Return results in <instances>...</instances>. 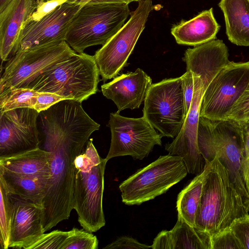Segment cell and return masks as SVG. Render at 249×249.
I'll return each mask as SVG.
<instances>
[{"mask_svg":"<svg viewBox=\"0 0 249 249\" xmlns=\"http://www.w3.org/2000/svg\"><path fill=\"white\" fill-rule=\"evenodd\" d=\"M192 74L194 86L190 107L179 133L172 142L165 144V149L169 154L181 157L189 173L197 175L203 171L206 164L205 160L199 151L197 141L204 89L200 77Z\"/></svg>","mask_w":249,"mask_h":249,"instance_id":"obj_14","label":"cell"},{"mask_svg":"<svg viewBox=\"0 0 249 249\" xmlns=\"http://www.w3.org/2000/svg\"><path fill=\"white\" fill-rule=\"evenodd\" d=\"M208 169L206 163L203 171L195 177L178 194L176 208L180 215L188 223L196 227V217L201 196L204 179Z\"/></svg>","mask_w":249,"mask_h":249,"instance_id":"obj_24","label":"cell"},{"mask_svg":"<svg viewBox=\"0 0 249 249\" xmlns=\"http://www.w3.org/2000/svg\"><path fill=\"white\" fill-rule=\"evenodd\" d=\"M49 152L40 147L0 157V170L23 176H50Z\"/></svg>","mask_w":249,"mask_h":249,"instance_id":"obj_21","label":"cell"},{"mask_svg":"<svg viewBox=\"0 0 249 249\" xmlns=\"http://www.w3.org/2000/svg\"><path fill=\"white\" fill-rule=\"evenodd\" d=\"M107 160L99 156L92 139L75 160L73 209L81 226L90 232L97 231L106 224L103 196Z\"/></svg>","mask_w":249,"mask_h":249,"instance_id":"obj_2","label":"cell"},{"mask_svg":"<svg viewBox=\"0 0 249 249\" xmlns=\"http://www.w3.org/2000/svg\"><path fill=\"white\" fill-rule=\"evenodd\" d=\"M64 99H67L55 93L45 92H39L36 97L34 108L38 112H40Z\"/></svg>","mask_w":249,"mask_h":249,"instance_id":"obj_33","label":"cell"},{"mask_svg":"<svg viewBox=\"0 0 249 249\" xmlns=\"http://www.w3.org/2000/svg\"><path fill=\"white\" fill-rule=\"evenodd\" d=\"M11 196L14 208L9 248L24 249L29 243L45 233L42 221L43 208Z\"/></svg>","mask_w":249,"mask_h":249,"instance_id":"obj_17","label":"cell"},{"mask_svg":"<svg viewBox=\"0 0 249 249\" xmlns=\"http://www.w3.org/2000/svg\"><path fill=\"white\" fill-rule=\"evenodd\" d=\"M108 126L111 139L106 158L130 156L134 159L147 157L156 145L161 146L160 133L157 132L143 117L138 118L122 116L118 111L110 113Z\"/></svg>","mask_w":249,"mask_h":249,"instance_id":"obj_10","label":"cell"},{"mask_svg":"<svg viewBox=\"0 0 249 249\" xmlns=\"http://www.w3.org/2000/svg\"><path fill=\"white\" fill-rule=\"evenodd\" d=\"M182 59L186 64V71L200 77L204 91L216 75L231 62L227 47L220 39L188 49Z\"/></svg>","mask_w":249,"mask_h":249,"instance_id":"obj_16","label":"cell"},{"mask_svg":"<svg viewBox=\"0 0 249 249\" xmlns=\"http://www.w3.org/2000/svg\"><path fill=\"white\" fill-rule=\"evenodd\" d=\"M245 203L248 209V211L249 213V198L245 199Z\"/></svg>","mask_w":249,"mask_h":249,"instance_id":"obj_37","label":"cell"},{"mask_svg":"<svg viewBox=\"0 0 249 249\" xmlns=\"http://www.w3.org/2000/svg\"><path fill=\"white\" fill-rule=\"evenodd\" d=\"M39 112L21 107L0 113V157L39 147L37 120Z\"/></svg>","mask_w":249,"mask_h":249,"instance_id":"obj_13","label":"cell"},{"mask_svg":"<svg viewBox=\"0 0 249 249\" xmlns=\"http://www.w3.org/2000/svg\"><path fill=\"white\" fill-rule=\"evenodd\" d=\"M185 104L186 112L187 113L193 99L194 94V79L193 74L190 71H186L181 76Z\"/></svg>","mask_w":249,"mask_h":249,"instance_id":"obj_35","label":"cell"},{"mask_svg":"<svg viewBox=\"0 0 249 249\" xmlns=\"http://www.w3.org/2000/svg\"><path fill=\"white\" fill-rule=\"evenodd\" d=\"M225 119L238 122L249 120V85L226 115Z\"/></svg>","mask_w":249,"mask_h":249,"instance_id":"obj_31","label":"cell"},{"mask_svg":"<svg viewBox=\"0 0 249 249\" xmlns=\"http://www.w3.org/2000/svg\"><path fill=\"white\" fill-rule=\"evenodd\" d=\"M228 39L238 46H249V0H221Z\"/></svg>","mask_w":249,"mask_h":249,"instance_id":"obj_22","label":"cell"},{"mask_svg":"<svg viewBox=\"0 0 249 249\" xmlns=\"http://www.w3.org/2000/svg\"><path fill=\"white\" fill-rule=\"evenodd\" d=\"M230 227L244 249H249V213L234 220Z\"/></svg>","mask_w":249,"mask_h":249,"instance_id":"obj_32","label":"cell"},{"mask_svg":"<svg viewBox=\"0 0 249 249\" xmlns=\"http://www.w3.org/2000/svg\"><path fill=\"white\" fill-rule=\"evenodd\" d=\"M90 0H68L40 19L26 21L20 31L12 57L19 51L65 40L69 28L75 15L82 7Z\"/></svg>","mask_w":249,"mask_h":249,"instance_id":"obj_12","label":"cell"},{"mask_svg":"<svg viewBox=\"0 0 249 249\" xmlns=\"http://www.w3.org/2000/svg\"><path fill=\"white\" fill-rule=\"evenodd\" d=\"M249 85V63H231L213 79L203 92L200 116L224 120Z\"/></svg>","mask_w":249,"mask_h":249,"instance_id":"obj_11","label":"cell"},{"mask_svg":"<svg viewBox=\"0 0 249 249\" xmlns=\"http://www.w3.org/2000/svg\"><path fill=\"white\" fill-rule=\"evenodd\" d=\"M244 249L242 244L230 227L219 231L211 236V249Z\"/></svg>","mask_w":249,"mask_h":249,"instance_id":"obj_29","label":"cell"},{"mask_svg":"<svg viewBox=\"0 0 249 249\" xmlns=\"http://www.w3.org/2000/svg\"><path fill=\"white\" fill-rule=\"evenodd\" d=\"M249 63V61H248Z\"/></svg>","mask_w":249,"mask_h":249,"instance_id":"obj_40","label":"cell"},{"mask_svg":"<svg viewBox=\"0 0 249 249\" xmlns=\"http://www.w3.org/2000/svg\"><path fill=\"white\" fill-rule=\"evenodd\" d=\"M99 75L93 55L76 53L47 69L27 88L82 103L98 91Z\"/></svg>","mask_w":249,"mask_h":249,"instance_id":"obj_4","label":"cell"},{"mask_svg":"<svg viewBox=\"0 0 249 249\" xmlns=\"http://www.w3.org/2000/svg\"><path fill=\"white\" fill-rule=\"evenodd\" d=\"M130 0V1L132 2V1H139L141 0Z\"/></svg>","mask_w":249,"mask_h":249,"instance_id":"obj_39","label":"cell"},{"mask_svg":"<svg viewBox=\"0 0 249 249\" xmlns=\"http://www.w3.org/2000/svg\"><path fill=\"white\" fill-rule=\"evenodd\" d=\"M92 233L84 229L72 228L69 231L62 249H97L98 240Z\"/></svg>","mask_w":249,"mask_h":249,"instance_id":"obj_27","label":"cell"},{"mask_svg":"<svg viewBox=\"0 0 249 249\" xmlns=\"http://www.w3.org/2000/svg\"><path fill=\"white\" fill-rule=\"evenodd\" d=\"M68 234L69 231L58 230L44 233L27 245L24 249H62Z\"/></svg>","mask_w":249,"mask_h":249,"instance_id":"obj_28","label":"cell"},{"mask_svg":"<svg viewBox=\"0 0 249 249\" xmlns=\"http://www.w3.org/2000/svg\"><path fill=\"white\" fill-rule=\"evenodd\" d=\"M197 145L205 161L217 157L227 169L232 183L245 199L249 198L241 175L242 137L238 123L231 120L199 117Z\"/></svg>","mask_w":249,"mask_h":249,"instance_id":"obj_5","label":"cell"},{"mask_svg":"<svg viewBox=\"0 0 249 249\" xmlns=\"http://www.w3.org/2000/svg\"><path fill=\"white\" fill-rule=\"evenodd\" d=\"M154 9L152 0L139 1L127 22L95 52L93 56L103 81L117 76L126 66L149 15Z\"/></svg>","mask_w":249,"mask_h":249,"instance_id":"obj_9","label":"cell"},{"mask_svg":"<svg viewBox=\"0 0 249 249\" xmlns=\"http://www.w3.org/2000/svg\"><path fill=\"white\" fill-rule=\"evenodd\" d=\"M151 249H211V236L188 223L178 214L177 222L170 231L160 232Z\"/></svg>","mask_w":249,"mask_h":249,"instance_id":"obj_19","label":"cell"},{"mask_svg":"<svg viewBox=\"0 0 249 249\" xmlns=\"http://www.w3.org/2000/svg\"><path fill=\"white\" fill-rule=\"evenodd\" d=\"M188 173L181 157L169 154L160 156L120 184L122 202L139 205L154 199L182 180Z\"/></svg>","mask_w":249,"mask_h":249,"instance_id":"obj_6","label":"cell"},{"mask_svg":"<svg viewBox=\"0 0 249 249\" xmlns=\"http://www.w3.org/2000/svg\"><path fill=\"white\" fill-rule=\"evenodd\" d=\"M10 194L43 207L49 178L37 176H23L0 170Z\"/></svg>","mask_w":249,"mask_h":249,"instance_id":"obj_23","label":"cell"},{"mask_svg":"<svg viewBox=\"0 0 249 249\" xmlns=\"http://www.w3.org/2000/svg\"><path fill=\"white\" fill-rule=\"evenodd\" d=\"M12 0H0V12L3 11Z\"/></svg>","mask_w":249,"mask_h":249,"instance_id":"obj_36","label":"cell"},{"mask_svg":"<svg viewBox=\"0 0 249 249\" xmlns=\"http://www.w3.org/2000/svg\"><path fill=\"white\" fill-rule=\"evenodd\" d=\"M37 91L28 88L13 89L0 94V111L21 107L34 108Z\"/></svg>","mask_w":249,"mask_h":249,"instance_id":"obj_26","label":"cell"},{"mask_svg":"<svg viewBox=\"0 0 249 249\" xmlns=\"http://www.w3.org/2000/svg\"><path fill=\"white\" fill-rule=\"evenodd\" d=\"M37 0H12L0 12V54L9 60L24 23L37 6Z\"/></svg>","mask_w":249,"mask_h":249,"instance_id":"obj_18","label":"cell"},{"mask_svg":"<svg viewBox=\"0 0 249 249\" xmlns=\"http://www.w3.org/2000/svg\"><path fill=\"white\" fill-rule=\"evenodd\" d=\"M151 246L141 243L134 238L128 236H122L103 248L105 249H147Z\"/></svg>","mask_w":249,"mask_h":249,"instance_id":"obj_34","label":"cell"},{"mask_svg":"<svg viewBox=\"0 0 249 249\" xmlns=\"http://www.w3.org/2000/svg\"><path fill=\"white\" fill-rule=\"evenodd\" d=\"M129 0H91L77 12L65 41L78 53L90 46L104 45L124 25L130 15Z\"/></svg>","mask_w":249,"mask_h":249,"instance_id":"obj_3","label":"cell"},{"mask_svg":"<svg viewBox=\"0 0 249 249\" xmlns=\"http://www.w3.org/2000/svg\"><path fill=\"white\" fill-rule=\"evenodd\" d=\"M0 244L2 249H9L14 202L3 179L0 177Z\"/></svg>","mask_w":249,"mask_h":249,"instance_id":"obj_25","label":"cell"},{"mask_svg":"<svg viewBox=\"0 0 249 249\" xmlns=\"http://www.w3.org/2000/svg\"><path fill=\"white\" fill-rule=\"evenodd\" d=\"M237 122L239 124L242 137L241 175L249 195V120Z\"/></svg>","mask_w":249,"mask_h":249,"instance_id":"obj_30","label":"cell"},{"mask_svg":"<svg viewBox=\"0 0 249 249\" xmlns=\"http://www.w3.org/2000/svg\"><path fill=\"white\" fill-rule=\"evenodd\" d=\"M52 0H37V4L38 3H43V2H48V1H52Z\"/></svg>","mask_w":249,"mask_h":249,"instance_id":"obj_38","label":"cell"},{"mask_svg":"<svg viewBox=\"0 0 249 249\" xmlns=\"http://www.w3.org/2000/svg\"><path fill=\"white\" fill-rule=\"evenodd\" d=\"M152 84L151 77L137 68L134 72L122 74L102 85L101 90L104 96L115 103L120 112L126 108H139Z\"/></svg>","mask_w":249,"mask_h":249,"instance_id":"obj_15","label":"cell"},{"mask_svg":"<svg viewBox=\"0 0 249 249\" xmlns=\"http://www.w3.org/2000/svg\"><path fill=\"white\" fill-rule=\"evenodd\" d=\"M76 53L65 41L17 52L6 63L0 79V94L27 88L43 72Z\"/></svg>","mask_w":249,"mask_h":249,"instance_id":"obj_8","label":"cell"},{"mask_svg":"<svg viewBox=\"0 0 249 249\" xmlns=\"http://www.w3.org/2000/svg\"><path fill=\"white\" fill-rule=\"evenodd\" d=\"M142 111L143 116L163 137L175 138L187 114L181 76L152 84Z\"/></svg>","mask_w":249,"mask_h":249,"instance_id":"obj_7","label":"cell"},{"mask_svg":"<svg viewBox=\"0 0 249 249\" xmlns=\"http://www.w3.org/2000/svg\"><path fill=\"white\" fill-rule=\"evenodd\" d=\"M220 28L211 8L189 20H182L171 31L178 44L196 46L215 39Z\"/></svg>","mask_w":249,"mask_h":249,"instance_id":"obj_20","label":"cell"},{"mask_svg":"<svg viewBox=\"0 0 249 249\" xmlns=\"http://www.w3.org/2000/svg\"><path fill=\"white\" fill-rule=\"evenodd\" d=\"M205 175L196 217V227L211 236L249 214L245 198L232 183L227 169L215 156L206 161Z\"/></svg>","mask_w":249,"mask_h":249,"instance_id":"obj_1","label":"cell"}]
</instances>
